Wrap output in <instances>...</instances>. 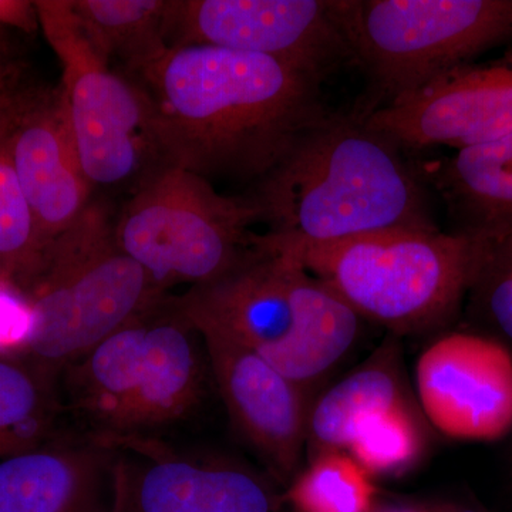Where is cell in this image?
Instances as JSON below:
<instances>
[{"instance_id": "1f68e13d", "label": "cell", "mask_w": 512, "mask_h": 512, "mask_svg": "<svg viewBox=\"0 0 512 512\" xmlns=\"http://www.w3.org/2000/svg\"><path fill=\"white\" fill-rule=\"evenodd\" d=\"M0 284H9L8 279L5 278V275L2 274V271H0Z\"/></svg>"}, {"instance_id": "8fae6325", "label": "cell", "mask_w": 512, "mask_h": 512, "mask_svg": "<svg viewBox=\"0 0 512 512\" xmlns=\"http://www.w3.org/2000/svg\"><path fill=\"white\" fill-rule=\"evenodd\" d=\"M416 387L424 416L448 439L491 443L512 431V353L500 340L441 336L417 360Z\"/></svg>"}, {"instance_id": "2e32d148", "label": "cell", "mask_w": 512, "mask_h": 512, "mask_svg": "<svg viewBox=\"0 0 512 512\" xmlns=\"http://www.w3.org/2000/svg\"><path fill=\"white\" fill-rule=\"evenodd\" d=\"M197 332L164 298L148 313L140 382L124 437L184 419L200 403L204 370Z\"/></svg>"}, {"instance_id": "4316f807", "label": "cell", "mask_w": 512, "mask_h": 512, "mask_svg": "<svg viewBox=\"0 0 512 512\" xmlns=\"http://www.w3.org/2000/svg\"><path fill=\"white\" fill-rule=\"evenodd\" d=\"M37 12L35 3L29 2H2L0 0V23L16 26V28L35 29Z\"/></svg>"}, {"instance_id": "5bb4252c", "label": "cell", "mask_w": 512, "mask_h": 512, "mask_svg": "<svg viewBox=\"0 0 512 512\" xmlns=\"http://www.w3.org/2000/svg\"><path fill=\"white\" fill-rule=\"evenodd\" d=\"M256 237V235H255ZM302 266L262 247L227 274L170 298L200 336L259 349L281 338L291 323V295Z\"/></svg>"}, {"instance_id": "8992f818", "label": "cell", "mask_w": 512, "mask_h": 512, "mask_svg": "<svg viewBox=\"0 0 512 512\" xmlns=\"http://www.w3.org/2000/svg\"><path fill=\"white\" fill-rule=\"evenodd\" d=\"M343 20L369 114L512 39V0H343Z\"/></svg>"}, {"instance_id": "603a6c76", "label": "cell", "mask_w": 512, "mask_h": 512, "mask_svg": "<svg viewBox=\"0 0 512 512\" xmlns=\"http://www.w3.org/2000/svg\"><path fill=\"white\" fill-rule=\"evenodd\" d=\"M373 478L346 451H322L289 483L286 500L295 512H373Z\"/></svg>"}, {"instance_id": "44dd1931", "label": "cell", "mask_w": 512, "mask_h": 512, "mask_svg": "<svg viewBox=\"0 0 512 512\" xmlns=\"http://www.w3.org/2000/svg\"><path fill=\"white\" fill-rule=\"evenodd\" d=\"M90 40L137 74L170 49L173 0H70Z\"/></svg>"}, {"instance_id": "52a82bcc", "label": "cell", "mask_w": 512, "mask_h": 512, "mask_svg": "<svg viewBox=\"0 0 512 512\" xmlns=\"http://www.w3.org/2000/svg\"><path fill=\"white\" fill-rule=\"evenodd\" d=\"M47 42L62 64L64 113L77 156L93 188L133 185L161 167L150 101L140 84L114 72L94 45L72 3L35 2Z\"/></svg>"}, {"instance_id": "484cf974", "label": "cell", "mask_w": 512, "mask_h": 512, "mask_svg": "<svg viewBox=\"0 0 512 512\" xmlns=\"http://www.w3.org/2000/svg\"><path fill=\"white\" fill-rule=\"evenodd\" d=\"M468 295L480 303L495 328L512 340V234L493 239Z\"/></svg>"}, {"instance_id": "7c38bea8", "label": "cell", "mask_w": 512, "mask_h": 512, "mask_svg": "<svg viewBox=\"0 0 512 512\" xmlns=\"http://www.w3.org/2000/svg\"><path fill=\"white\" fill-rule=\"evenodd\" d=\"M6 140L40 237L49 248L92 204L59 87L26 86L5 111Z\"/></svg>"}, {"instance_id": "83f0119b", "label": "cell", "mask_w": 512, "mask_h": 512, "mask_svg": "<svg viewBox=\"0 0 512 512\" xmlns=\"http://www.w3.org/2000/svg\"><path fill=\"white\" fill-rule=\"evenodd\" d=\"M26 84L23 83V72L12 74V76L0 79V114L3 113L10 104L15 101L20 92L25 89Z\"/></svg>"}, {"instance_id": "ba28073f", "label": "cell", "mask_w": 512, "mask_h": 512, "mask_svg": "<svg viewBox=\"0 0 512 512\" xmlns=\"http://www.w3.org/2000/svg\"><path fill=\"white\" fill-rule=\"evenodd\" d=\"M168 42L272 57L323 82L353 63L343 0H173Z\"/></svg>"}, {"instance_id": "4fadbf2b", "label": "cell", "mask_w": 512, "mask_h": 512, "mask_svg": "<svg viewBox=\"0 0 512 512\" xmlns=\"http://www.w3.org/2000/svg\"><path fill=\"white\" fill-rule=\"evenodd\" d=\"M231 420L278 480L298 474L308 441L305 390L255 349L201 336Z\"/></svg>"}, {"instance_id": "4dcf8cb0", "label": "cell", "mask_w": 512, "mask_h": 512, "mask_svg": "<svg viewBox=\"0 0 512 512\" xmlns=\"http://www.w3.org/2000/svg\"><path fill=\"white\" fill-rule=\"evenodd\" d=\"M373 512H431L427 510H423V508L416 507H404V505H394V507H376V510Z\"/></svg>"}, {"instance_id": "e0dca14e", "label": "cell", "mask_w": 512, "mask_h": 512, "mask_svg": "<svg viewBox=\"0 0 512 512\" xmlns=\"http://www.w3.org/2000/svg\"><path fill=\"white\" fill-rule=\"evenodd\" d=\"M291 308V323L284 335L256 352L305 390L345 356L357 338L360 318L303 268L293 284Z\"/></svg>"}, {"instance_id": "5b68a950", "label": "cell", "mask_w": 512, "mask_h": 512, "mask_svg": "<svg viewBox=\"0 0 512 512\" xmlns=\"http://www.w3.org/2000/svg\"><path fill=\"white\" fill-rule=\"evenodd\" d=\"M258 208L227 197L210 180L161 165L141 181L116 220L120 248L143 268L154 289L208 284L255 249Z\"/></svg>"}, {"instance_id": "cb8c5ba5", "label": "cell", "mask_w": 512, "mask_h": 512, "mask_svg": "<svg viewBox=\"0 0 512 512\" xmlns=\"http://www.w3.org/2000/svg\"><path fill=\"white\" fill-rule=\"evenodd\" d=\"M5 111L0 114V271L20 291L42 265L47 247L10 158Z\"/></svg>"}, {"instance_id": "d4e9b609", "label": "cell", "mask_w": 512, "mask_h": 512, "mask_svg": "<svg viewBox=\"0 0 512 512\" xmlns=\"http://www.w3.org/2000/svg\"><path fill=\"white\" fill-rule=\"evenodd\" d=\"M423 444L419 417L404 403L367 421L346 453L372 478L397 476L416 463Z\"/></svg>"}, {"instance_id": "f1b7e54d", "label": "cell", "mask_w": 512, "mask_h": 512, "mask_svg": "<svg viewBox=\"0 0 512 512\" xmlns=\"http://www.w3.org/2000/svg\"><path fill=\"white\" fill-rule=\"evenodd\" d=\"M22 66L13 59L3 40L0 39V79L12 76V74L22 73Z\"/></svg>"}, {"instance_id": "3957f363", "label": "cell", "mask_w": 512, "mask_h": 512, "mask_svg": "<svg viewBox=\"0 0 512 512\" xmlns=\"http://www.w3.org/2000/svg\"><path fill=\"white\" fill-rule=\"evenodd\" d=\"M328 285L359 318L396 333L439 328L467 298L493 239L397 228L362 237L306 244L256 235Z\"/></svg>"}, {"instance_id": "6da1fadb", "label": "cell", "mask_w": 512, "mask_h": 512, "mask_svg": "<svg viewBox=\"0 0 512 512\" xmlns=\"http://www.w3.org/2000/svg\"><path fill=\"white\" fill-rule=\"evenodd\" d=\"M164 165L258 183L322 119L323 80L272 57L171 47L136 74Z\"/></svg>"}, {"instance_id": "7402d4cb", "label": "cell", "mask_w": 512, "mask_h": 512, "mask_svg": "<svg viewBox=\"0 0 512 512\" xmlns=\"http://www.w3.org/2000/svg\"><path fill=\"white\" fill-rule=\"evenodd\" d=\"M49 373L29 359L0 352V454L39 446L55 409Z\"/></svg>"}, {"instance_id": "f546056e", "label": "cell", "mask_w": 512, "mask_h": 512, "mask_svg": "<svg viewBox=\"0 0 512 512\" xmlns=\"http://www.w3.org/2000/svg\"><path fill=\"white\" fill-rule=\"evenodd\" d=\"M431 512H484L480 508L473 507V505L461 503H447L441 504L436 510Z\"/></svg>"}, {"instance_id": "ffe728a7", "label": "cell", "mask_w": 512, "mask_h": 512, "mask_svg": "<svg viewBox=\"0 0 512 512\" xmlns=\"http://www.w3.org/2000/svg\"><path fill=\"white\" fill-rule=\"evenodd\" d=\"M404 403L409 402L399 373L397 346L389 340L309 410V443L315 454L346 451L367 421Z\"/></svg>"}, {"instance_id": "7a4b0ae2", "label": "cell", "mask_w": 512, "mask_h": 512, "mask_svg": "<svg viewBox=\"0 0 512 512\" xmlns=\"http://www.w3.org/2000/svg\"><path fill=\"white\" fill-rule=\"evenodd\" d=\"M406 151L360 111H328L255 183L248 200L269 237L325 244L397 228H437Z\"/></svg>"}, {"instance_id": "d6986e66", "label": "cell", "mask_w": 512, "mask_h": 512, "mask_svg": "<svg viewBox=\"0 0 512 512\" xmlns=\"http://www.w3.org/2000/svg\"><path fill=\"white\" fill-rule=\"evenodd\" d=\"M150 311L127 323L69 366L67 386L73 406L96 427L97 437L127 434L140 382Z\"/></svg>"}, {"instance_id": "9a60e30c", "label": "cell", "mask_w": 512, "mask_h": 512, "mask_svg": "<svg viewBox=\"0 0 512 512\" xmlns=\"http://www.w3.org/2000/svg\"><path fill=\"white\" fill-rule=\"evenodd\" d=\"M111 451L103 441L33 447L0 460V512H103Z\"/></svg>"}, {"instance_id": "30bf717a", "label": "cell", "mask_w": 512, "mask_h": 512, "mask_svg": "<svg viewBox=\"0 0 512 512\" xmlns=\"http://www.w3.org/2000/svg\"><path fill=\"white\" fill-rule=\"evenodd\" d=\"M363 116L407 154L498 140L512 133V55L458 66Z\"/></svg>"}, {"instance_id": "277c9868", "label": "cell", "mask_w": 512, "mask_h": 512, "mask_svg": "<svg viewBox=\"0 0 512 512\" xmlns=\"http://www.w3.org/2000/svg\"><path fill=\"white\" fill-rule=\"evenodd\" d=\"M19 292L30 312L20 349L47 372L73 365L165 298L120 248L116 221L99 201L52 242Z\"/></svg>"}, {"instance_id": "ac0fdd59", "label": "cell", "mask_w": 512, "mask_h": 512, "mask_svg": "<svg viewBox=\"0 0 512 512\" xmlns=\"http://www.w3.org/2000/svg\"><path fill=\"white\" fill-rule=\"evenodd\" d=\"M429 175L424 183L446 202L453 232L481 239L512 234V133L456 150Z\"/></svg>"}, {"instance_id": "9c48e42d", "label": "cell", "mask_w": 512, "mask_h": 512, "mask_svg": "<svg viewBox=\"0 0 512 512\" xmlns=\"http://www.w3.org/2000/svg\"><path fill=\"white\" fill-rule=\"evenodd\" d=\"M97 439L111 451L110 512H279L271 485L247 468L146 436Z\"/></svg>"}]
</instances>
